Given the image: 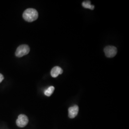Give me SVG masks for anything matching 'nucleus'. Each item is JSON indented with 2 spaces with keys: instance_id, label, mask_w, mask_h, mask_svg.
Segmentation results:
<instances>
[{
  "instance_id": "obj_9",
  "label": "nucleus",
  "mask_w": 129,
  "mask_h": 129,
  "mask_svg": "<svg viewBox=\"0 0 129 129\" xmlns=\"http://www.w3.org/2000/svg\"><path fill=\"white\" fill-rule=\"evenodd\" d=\"M4 77L2 74H0V83L2 82V81L4 80Z\"/></svg>"
},
{
  "instance_id": "obj_8",
  "label": "nucleus",
  "mask_w": 129,
  "mask_h": 129,
  "mask_svg": "<svg viewBox=\"0 0 129 129\" xmlns=\"http://www.w3.org/2000/svg\"><path fill=\"white\" fill-rule=\"evenodd\" d=\"M54 90H55V88L53 86H50L45 90L44 93H45V95L49 97L52 94Z\"/></svg>"
},
{
  "instance_id": "obj_5",
  "label": "nucleus",
  "mask_w": 129,
  "mask_h": 129,
  "mask_svg": "<svg viewBox=\"0 0 129 129\" xmlns=\"http://www.w3.org/2000/svg\"><path fill=\"white\" fill-rule=\"evenodd\" d=\"M78 107L74 105L70 107L69 109V116L70 118H74L78 115Z\"/></svg>"
},
{
  "instance_id": "obj_2",
  "label": "nucleus",
  "mask_w": 129,
  "mask_h": 129,
  "mask_svg": "<svg viewBox=\"0 0 129 129\" xmlns=\"http://www.w3.org/2000/svg\"><path fill=\"white\" fill-rule=\"evenodd\" d=\"M30 52V47L27 45H22L18 46L15 52V55L17 57H21L26 55Z\"/></svg>"
},
{
  "instance_id": "obj_6",
  "label": "nucleus",
  "mask_w": 129,
  "mask_h": 129,
  "mask_svg": "<svg viewBox=\"0 0 129 129\" xmlns=\"http://www.w3.org/2000/svg\"><path fill=\"white\" fill-rule=\"evenodd\" d=\"M63 72V70L59 67H55L51 70V76L53 78H56L59 75L62 74Z\"/></svg>"
},
{
  "instance_id": "obj_7",
  "label": "nucleus",
  "mask_w": 129,
  "mask_h": 129,
  "mask_svg": "<svg viewBox=\"0 0 129 129\" xmlns=\"http://www.w3.org/2000/svg\"><path fill=\"white\" fill-rule=\"evenodd\" d=\"M90 3H91L90 1H86L83 2L82 5L83 7H84L85 8L89 9L90 10H93L94 8V6L91 5Z\"/></svg>"
},
{
  "instance_id": "obj_1",
  "label": "nucleus",
  "mask_w": 129,
  "mask_h": 129,
  "mask_svg": "<svg viewBox=\"0 0 129 129\" xmlns=\"http://www.w3.org/2000/svg\"><path fill=\"white\" fill-rule=\"evenodd\" d=\"M23 19L28 22H32L38 17V13L35 9L29 8L25 10L23 14Z\"/></svg>"
},
{
  "instance_id": "obj_4",
  "label": "nucleus",
  "mask_w": 129,
  "mask_h": 129,
  "mask_svg": "<svg viewBox=\"0 0 129 129\" xmlns=\"http://www.w3.org/2000/svg\"><path fill=\"white\" fill-rule=\"evenodd\" d=\"M16 124L19 127H24L28 122L27 117L23 114H21L19 116L18 119L16 120Z\"/></svg>"
},
{
  "instance_id": "obj_3",
  "label": "nucleus",
  "mask_w": 129,
  "mask_h": 129,
  "mask_svg": "<svg viewBox=\"0 0 129 129\" xmlns=\"http://www.w3.org/2000/svg\"><path fill=\"white\" fill-rule=\"evenodd\" d=\"M104 51L107 57H113L117 54V49L115 46H108L104 48Z\"/></svg>"
}]
</instances>
